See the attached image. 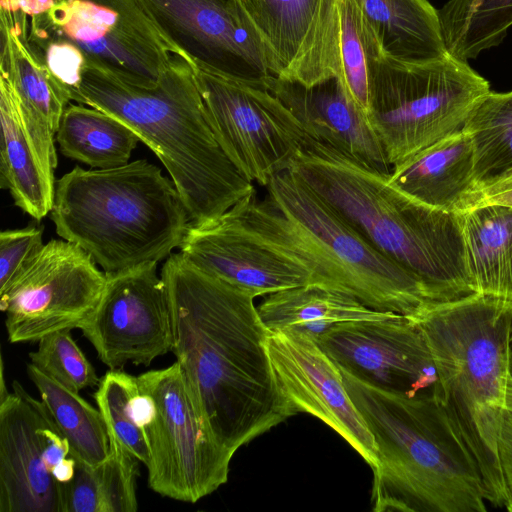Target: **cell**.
<instances>
[{
    "label": "cell",
    "mask_w": 512,
    "mask_h": 512,
    "mask_svg": "<svg viewBox=\"0 0 512 512\" xmlns=\"http://www.w3.org/2000/svg\"><path fill=\"white\" fill-rule=\"evenodd\" d=\"M273 76L306 86L340 76L339 0H239Z\"/></svg>",
    "instance_id": "cell-18"
},
{
    "label": "cell",
    "mask_w": 512,
    "mask_h": 512,
    "mask_svg": "<svg viewBox=\"0 0 512 512\" xmlns=\"http://www.w3.org/2000/svg\"><path fill=\"white\" fill-rule=\"evenodd\" d=\"M316 342L341 371L376 388L413 396L437 385L427 343L408 316L340 323Z\"/></svg>",
    "instance_id": "cell-16"
},
{
    "label": "cell",
    "mask_w": 512,
    "mask_h": 512,
    "mask_svg": "<svg viewBox=\"0 0 512 512\" xmlns=\"http://www.w3.org/2000/svg\"><path fill=\"white\" fill-rule=\"evenodd\" d=\"M138 392L136 377L121 370H109L100 379L94 398L109 434L122 443L140 462L147 465L149 449L134 413Z\"/></svg>",
    "instance_id": "cell-33"
},
{
    "label": "cell",
    "mask_w": 512,
    "mask_h": 512,
    "mask_svg": "<svg viewBox=\"0 0 512 512\" xmlns=\"http://www.w3.org/2000/svg\"><path fill=\"white\" fill-rule=\"evenodd\" d=\"M161 277L170 306L173 345L183 378L205 425L235 452L294 416L266 349L269 330L252 293L172 253Z\"/></svg>",
    "instance_id": "cell-1"
},
{
    "label": "cell",
    "mask_w": 512,
    "mask_h": 512,
    "mask_svg": "<svg viewBox=\"0 0 512 512\" xmlns=\"http://www.w3.org/2000/svg\"><path fill=\"white\" fill-rule=\"evenodd\" d=\"M0 400V512H62L54 472L70 457L43 402L18 381Z\"/></svg>",
    "instance_id": "cell-15"
},
{
    "label": "cell",
    "mask_w": 512,
    "mask_h": 512,
    "mask_svg": "<svg viewBox=\"0 0 512 512\" xmlns=\"http://www.w3.org/2000/svg\"><path fill=\"white\" fill-rule=\"evenodd\" d=\"M265 187L264 199L254 192L227 213L253 237L309 268L318 285L405 316L431 302L415 275L373 248L293 172L277 173Z\"/></svg>",
    "instance_id": "cell-6"
},
{
    "label": "cell",
    "mask_w": 512,
    "mask_h": 512,
    "mask_svg": "<svg viewBox=\"0 0 512 512\" xmlns=\"http://www.w3.org/2000/svg\"><path fill=\"white\" fill-rule=\"evenodd\" d=\"M0 186L16 206L36 220L52 209L55 182L29 137L20 114L15 89L0 70Z\"/></svg>",
    "instance_id": "cell-23"
},
{
    "label": "cell",
    "mask_w": 512,
    "mask_h": 512,
    "mask_svg": "<svg viewBox=\"0 0 512 512\" xmlns=\"http://www.w3.org/2000/svg\"><path fill=\"white\" fill-rule=\"evenodd\" d=\"M511 346H512V327H511Z\"/></svg>",
    "instance_id": "cell-43"
},
{
    "label": "cell",
    "mask_w": 512,
    "mask_h": 512,
    "mask_svg": "<svg viewBox=\"0 0 512 512\" xmlns=\"http://www.w3.org/2000/svg\"><path fill=\"white\" fill-rule=\"evenodd\" d=\"M26 370L58 431L67 440L70 456L91 466L103 462L109 454V435L100 410L32 363L27 364Z\"/></svg>",
    "instance_id": "cell-29"
},
{
    "label": "cell",
    "mask_w": 512,
    "mask_h": 512,
    "mask_svg": "<svg viewBox=\"0 0 512 512\" xmlns=\"http://www.w3.org/2000/svg\"><path fill=\"white\" fill-rule=\"evenodd\" d=\"M510 374L512 375V351L510 355Z\"/></svg>",
    "instance_id": "cell-42"
},
{
    "label": "cell",
    "mask_w": 512,
    "mask_h": 512,
    "mask_svg": "<svg viewBox=\"0 0 512 512\" xmlns=\"http://www.w3.org/2000/svg\"><path fill=\"white\" fill-rule=\"evenodd\" d=\"M193 67L211 128L236 167L264 187L288 170L309 137L290 110L265 83Z\"/></svg>",
    "instance_id": "cell-11"
},
{
    "label": "cell",
    "mask_w": 512,
    "mask_h": 512,
    "mask_svg": "<svg viewBox=\"0 0 512 512\" xmlns=\"http://www.w3.org/2000/svg\"><path fill=\"white\" fill-rule=\"evenodd\" d=\"M50 216L57 234L106 274L167 259L191 224L173 181L145 159L74 167L55 183Z\"/></svg>",
    "instance_id": "cell-7"
},
{
    "label": "cell",
    "mask_w": 512,
    "mask_h": 512,
    "mask_svg": "<svg viewBox=\"0 0 512 512\" xmlns=\"http://www.w3.org/2000/svg\"><path fill=\"white\" fill-rule=\"evenodd\" d=\"M265 85L297 118L310 138L370 168L391 173L393 166L377 134L366 114L346 92L340 76L310 86L271 76Z\"/></svg>",
    "instance_id": "cell-20"
},
{
    "label": "cell",
    "mask_w": 512,
    "mask_h": 512,
    "mask_svg": "<svg viewBox=\"0 0 512 512\" xmlns=\"http://www.w3.org/2000/svg\"><path fill=\"white\" fill-rule=\"evenodd\" d=\"M462 130L473 143L477 185L511 168L512 91H490L471 112Z\"/></svg>",
    "instance_id": "cell-31"
},
{
    "label": "cell",
    "mask_w": 512,
    "mask_h": 512,
    "mask_svg": "<svg viewBox=\"0 0 512 512\" xmlns=\"http://www.w3.org/2000/svg\"><path fill=\"white\" fill-rule=\"evenodd\" d=\"M438 13L448 53L464 61L499 45L512 26V0H449Z\"/></svg>",
    "instance_id": "cell-30"
},
{
    "label": "cell",
    "mask_w": 512,
    "mask_h": 512,
    "mask_svg": "<svg viewBox=\"0 0 512 512\" xmlns=\"http://www.w3.org/2000/svg\"><path fill=\"white\" fill-rule=\"evenodd\" d=\"M339 4L340 78L350 98L368 117L369 66L383 51L357 3L339 0Z\"/></svg>",
    "instance_id": "cell-32"
},
{
    "label": "cell",
    "mask_w": 512,
    "mask_h": 512,
    "mask_svg": "<svg viewBox=\"0 0 512 512\" xmlns=\"http://www.w3.org/2000/svg\"><path fill=\"white\" fill-rule=\"evenodd\" d=\"M257 310L269 331L302 333L315 340L340 323L386 319L398 314L372 309L347 293L318 284L268 294Z\"/></svg>",
    "instance_id": "cell-24"
},
{
    "label": "cell",
    "mask_w": 512,
    "mask_h": 512,
    "mask_svg": "<svg viewBox=\"0 0 512 512\" xmlns=\"http://www.w3.org/2000/svg\"><path fill=\"white\" fill-rule=\"evenodd\" d=\"M341 373L376 445L373 511H487L478 464L435 390L392 393Z\"/></svg>",
    "instance_id": "cell-4"
},
{
    "label": "cell",
    "mask_w": 512,
    "mask_h": 512,
    "mask_svg": "<svg viewBox=\"0 0 512 512\" xmlns=\"http://www.w3.org/2000/svg\"><path fill=\"white\" fill-rule=\"evenodd\" d=\"M498 453L506 489L505 508L512 512V413L507 410L498 437Z\"/></svg>",
    "instance_id": "cell-38"
},
{
    "label": "cell",
    "mask_w": 512,
    "mask_h": 512,
    "mask_svg": "<svg viewBox=\"0 0 512 512\" xmlns=\"http://www.w3.org/2000/svg\"><path fill=\"white\" fill-rule=\"evenodd\" d=\"M0 400L4 399L9 392L6 389L5 380H4V365H3V359H1V373H0Z\"/></svg>",
    "instance_id": "cell-40"
},
{
    "label": "cell",
    "mask_w": 512,
    "mask_h": 512,
    "mask_svg": "<svg viewBox=\"0 0 512 512\" xmlns=\"http://www.w3.org/2000/svg\"><path fill=\"white\" fill-rule=\"evenodd\" d=\"M136 381L152 399L143 426L149 487L161 496L196 503L225 484L233 454L199 416L179 364L149 370Z\"/></svg>",
    "instance_id": "cell-10"
},
{
    "label": "cell",
    "mask_w": 512,
    "mask_h": 512,
    "mask_svg": "<svg viewBox=\"0 0 512 512\" xmlns=\"http://www.w3.org/2000/svg\"><path fill=\"white\" fill-rule=\"evenodd\" d=\"M490 92L467 61L450 54L407 62L384 54L369 66V121L394 167L463 129Z\"/></svg>",
    "instance_id": "cell-8"
},
{
    "label": "cell",
    "mask_w": 512,
    "mask_h": 512,
    "mask_svg": "<svg viewBox=\"0 0 512 512\" xmlns=\"http://www.w3.org/2000/svg\"><path fill=\"white\" fill-rule=\"evenodd\" d=\"M29 45L69 92L71 99L77 101L81 73L87 64L83 53L66 42L46 41Z\"/></svg>",
    "instance_id": "cell-36"
},
{
    "label": "cell",
    "mask_w": 512,
    "mask_h": 512,
    "mask_svg": "<svg viewBox=\"0 0 512 512\" xmlns=\"http://www.w3.org/2000/svg\"><path fill=\"white\" fill-rule=\"evenodd\" d=\"M505 407L506 410L512 413V375L510 374L506 385V396H505Z\"/></svg>",
    "instance_id": "cell-39"
},
{
    "label": "cell",
    "mask_w": 512,
    "mask_h": 512,
    "mask_svg": "<svg viewBox=\"0 0 512 512\" xmlns=\"http://www.w3.org/2000/svg\"><path fill=\"white\" fill-rule=\"evenodd\" d=\"M389 183L430 207L462 212L477 185L470 136L456 132L393 167Z\"/></svg>",
    "instance_id": "cell-22"
},
{
    "label": "cell",
    "mask_w": 512,
    "mask_h": 512,
    "mask_svg": "<svg viewBox=\"0 0 512 512\" xmlns=\"http://www.w3.org/2000/svg\"><path fill=\"white\" fill-rule=\"evenodd\" d=\"M14 0H1V7H5L12 3Z\"/></svg>",
    "instance_id": "cell-41"
},
{
    "label": "cell",
    "mask_w": 512,
    "mask_h": 512,
    "mask_svg": "<svg viewBox=\"0 0 512 512\" xmlns=\"http://www.w3.org/2000/svg\"><path fill=\"white\" fill-rule=\"evenodd\" d=\"M266 349L277 385L294 415L309 413L338 433L374 470L376 445L339 367L312 337L269 331Z\"/></svg>",
    "instance_id": "cell-17"
},
{
    "label": "cell",
    "mask_w": 512,
    "mask_h": 512,
    "mask_svg": "<svg viewBox=\"0 0 512 512\" xmlns=\"http://www.w3.org/2000/svg\"><path fill=\"white\" fill-rule=\"evenodd\" d=\"M31 44L69 43L87 64L134 86L152 88L177 56L136 0H52L26 20Z\"/></svg>",
    "instance_id": "cell-9"
},
{
    "label": "cell",
    "mask_w": 512,
    "mask_h": 512,
    "mask_svg": "<svg viewBox=\"0 0 512 512\" xmlns=\"http://www.w3.org/2000/svg\"><path fill=\"white\" fill-rule=\"evenodd\" d=\"M383 54L428 62L448 55L438 11L427 0H354Z\"/></svg>",
    "instance_id": "cell-25"
},
{
    "label": "cell",
    "mask_w": 512,
    "mask_h": 512,
    "mask_svg": "<svg viewBox=\"0 0 512 512\" xmlns=\"http://www.w3.org/2000/svg\"><path fill=\"white\" fill-rule=\"evenodd\" d=\"M0 28V70L15 89L23 125L43 164L54 173L58 162L54 136L71 96L30 47L26 31L4 11H0Z\"/></svg>",
    "instance_id": "cell-21"
},
{
    "label": "cell",
    "mask_w": 512,
    "mask_h": 512,
    "mask_svg": "<svg viewBox=\"0 0 512 512\" xmlns=\"http://www.w3.org/2000/svg\"><path fill=\"white\" fill-rule=\"evenodd\" d=\"M76 102L115 117L156 154L191 223L215 220L256 192L218 143L194 67L183 56L173 60L152 88L86 64Z\"/></svg>",
    "instance_id": "cell-3"
},
{
    "label": "cell",
    "mask_w": 512,
    "mask_h": 512,
    "mask_svg": "<svg viewBox=\"0 0 512 512\" xmlns=\"http://www.w3.org/2000/svg\"><path fill=\"white\" fill-rule=\"evenodd\" d=\"M491 203L512 206V167L477 185L468 195L462 212L478 205Z\"/></svg>",
    "instance_id": "cell-37"
},
{
    "label": "cell",
    "mask_w": 512,
    "mask_h": 512,
    "mask_svg": "<svg viewBox=\"0 0 512 512\" xmlns=\"http://www.w3.org/2000/svg\"><path fill=\"white\" fill-rule=\"evenodd\" d=\"M109 454L91 466L76 461L73 478L61 485L62 512H135L139 460L112 434Z\"/></svg>",
    "instance_id": "cell-27"
},
{
    "label": "cell",
    "mask_w": 512,
    "mask_h": 512,
    "mask_svg": "<svg viewBox=\"0 0 512 512\" xmlns=\"http://www.w3.org/2000/svg\"><path fill=\"white\" fill-rule=\"evenodd\" d=\"M408 317L427 343L435 392L478 464L487 503L505 507L498 437L510 375L512 304L473 293L427 302Z\"/></svg>",
    "instance_id": "cell-5"
},
{
    "label": "cell",
    "mask_w": 512,
    "mask_h": 512,
    "mask_svg": "<svg viewBox=\"0 0 512 512\" xmlns=\"http://www.w3.org/2000/svg\"><path fill=\"white\" fill-rule=\"evenodd\" d=\"M179 248L198 269L255 297L318 284L309 268L253 237L227 212L209 222L191 223Z\"/></svg>",
    "instance_id": "cell-19"
},
{
    "label": "cell",
    "mask_w": 512,
    "mask_h": 512,
    "mask_svg": "<svg viewBox=\"0 0 512 512\" xmlns=\"http://www.w3.org/2000/svg\"><path fill=\"white\" fill-rule=\"evenodd\" d=\"M43 228L28 226L0 233V291L43 248Z\"/></svg>",
    "instance_id": "cell-35"
},
{
    "label": "cell",
    "mask_w": 512,
    "mask_h": 512,
    "mask_svg": "<svg viewBox=\"0 0 512 512\" xmlns=\"http://www.w3.org/2000/svg\"><path fill=\"white\" fill-rule=\"evenodd\" d=\"M106 276L98 305L79 327L99 360L121 370L128 363L149 366L172 352L170 306L157 263Z\"/></svg>",
    "instance_id": "cell-14"
},
{
    "label": "cell",
    "mask_w": 512,
    "mask_h": 512,
    "mask_svg": "<svg viewBox=\"0 0 512 512\" xmlns=\"http://www.w3.org/2000/svg\"><path fill=\"white\" fill-rule=\"evenodd\" d=\"M55 135L64 156L94 169L127 164L139 141L115 117L82 104L66 107Z\"/></svg>",
    "instance_id": "cell-28"
},
{
    "label": "cell",
    "mask_w": 512,
    "mask_h": 512,
    "mask_svg": "<svg viewBox=\"0 0 512 512\" xmlns=\"http://www.w3.org/2000/svg\"><path fill=\"white\" fill-rule=\"evenodd\" d=\"M106 280L77 245L64 239L44 244L0 291L9 341L38 342L58 330L79 329L98 305Z\"/></svg>",
    "instance_id": "cell-12"
},
{
    "label": "cell",
    "mask_w": 512,
    "mask_h": 512,
    "mask_svg": "<svg viewBox=\"0 0 512 512\" xmlns=\"http://www.w3.org/2000/svg\"><path fill=\"white\" fill-rule=\"evenodd\" d=\"M72 329L52 332L29 354L31 363L65 388L79 393L99 385L97 373L71 335Z\"/></svg>",
    "instance_id": "cell-34"
},
{
    "label": "cell",
    "mask_w": 512,
    "mask_h": 512,
    "mask_svg": "<svg viewBox=\"0 0 512 512\" xmlns=\"http://www.w3.org/2000/svg\"><path fill=\"white\" fill-rule=\"evenodd\" d=\"M162 35L197 68L248 82L273 76L239 0H136Z\"/></svg>",
    "instance_id": "cell-13"
},
{
    "label": "cell",
    "mask_w": 512,
    "mask_h": 512,
    "mask_svg": "<svg viewBox=\"0 0 512 512\" xmlns=\"http://www.w3.org/2000/svg\"><path fill=\"white\" fill-rule=\"evenodd\" d=\"M365 241L415 275L430 301L475 292L460 212L425 205L389 183V175L307 138L288 168Z\"/></svg>",
    "instance_id": "cell-2"
},
{
    "label": "cell",
    "mask_w": 512,
    "mask_h": 512,
    "mask_svg": "<svg viewBox=\"0 0 512 512\" xmlns=\"http://www.w3.org/2000/svg\"><path fill=\"white\" fill-rule=\"evenodd\" d=\"M460 214L475 292L512 304V206L482 204Z\"/></svg>",
    "instance_id": "cell-26"
}]
</instances>
